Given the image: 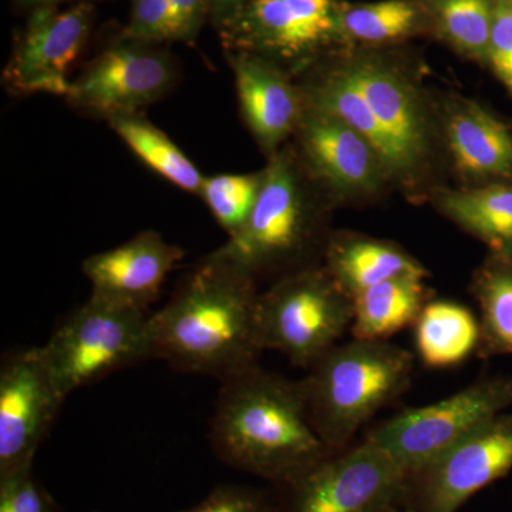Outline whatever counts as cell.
<instances>
[{
	"instance_id": "4",
	"label": "cell",
	"mask_w": 512,
	"mask_h": 512,
	"mask_svg": "<svg viewBox=\"0 0 512 512\" xmlns=\"http://www.w3.org/2000/svg\"><path fill=\"white\" fill-rule=\"evenodd\" d=\"M414 357L389 340L350 339L320 357L302 379L312 426L330 448L357 431L412 386Z\"/></svg>"
},
{
	"instance_id": "18",
	"label": "cell",
	"mask_w": 512,
	"mask_h": 512,
	"mask_svg": "<svg viewBox=\"0 0 512 512\" xmlns=\"http://www.w3.org/2000/svg\"><path fill=\"white\" fill-rule=\"evenodd\" d=\"M446 138L461 174L485 184L512 183V131L476 101L451 107Z\"/></svg>"
},
{
	"instance_id": "36",
	"label": "cell",
	"mask_w": 512,
	"mask_h": 512,
	"mask_svg": "<svg viewBox=\"0 0 512 512\" xmlns=\"http://www.w3.org/2000/svg\"><path fill=\"white\" fill-rule=\"evenodd\" d=\"M511 2H512V0H511Z\"/></svg>"
},
{
	"instance_id": "12",
	"label": "cell",
	"mask_w": 512,
	"mask_h": 512,
	"mask_svg": "<svg viewBox=\"0 0 512 512\" xmlns=\"http://www.w3.org/2000/svg\"><path fill=\"white\" fill-rule=\"evenodd\" d=\"M512 470V413H503L409 474L404 498L417 512H456Z\"/></svg>"
},
{
	"instance_id": "25",
	"label": "cell",
	"mask_w": 512,
	"mask_h": 512,
	"mask_svg": "<svg viewBox=\"0 0 512 512\" xmlns=\"http://www.w3.org/2000/svg\"><path fill=\"white\" fill-rule=\"evenodd\" d=\"M420 22V10L410 0H382L346 6L338 12L339 35L365 43H384L409 36Z\"/></svg>"
},
{
	"instance_id": "20",
	"label": "cell",
	"mask_w": 512,
	"mask_h": 512,
	"mask_svg": "<svg viewBox=\"0 0 512 512\" xmlns=\"http://www.w3.org/2000/svg\"><path fill=\"white\" fill-rule=\"evenodd\" d=\"M426 276L403 275L387 279L356 293L352 298L353 339L389 340L414 326L427 302Z\"/></svg>"
},
{
	"instance_id": "24",
	"label": "cell",
	"mask_w": 512,
	"mask_h": 512,
	"mask_svg": "<svg viewBox=\"0 0 512 512\" xmlns=\"http://www.w3.org/2000/svg\"><path fill=\"white\" fill-rule=\"evenodd\" d=\"M107 123L126 146L164 180L190 194H200L205 177L197 165L143 114L114 117Z\"/></svg>"
},
{
	"instance_id": "2",
	"label": "cell",
	"mask_w": 512,
	"mask_h": 512,
	"mask_svg": "<svg viewBox=\"0 0 512 512\" xmlns=\"http://www.w3.org/2000/svg\"><path fill=\"white\" fill-rule=\"evenodd\" d=\"M220 383L210 441L228 466L275 485L335 450L313 429L302 380L258 365Z\"/></svg>"
},
{
	"instance_id": "9",
	"label": "cell",
	"mask_w": 512,
	"mask_h": 512,
	"mask_svg": "<svg viewBox=\"0 0 512 512\" xmlns=\"http://www.w3.org/2000/svg\"><path fill=\"white\" fill-rule=\"evenodd\" d=\"M512 407V375L481 377L429 406L396 414L366 434L404 473H414Z\"/></svg>"
},
{
	"instance_id": "28",
	"label": "cell",
	"mask_w": 512,
	"mask_h": 512,
	"mask_svg": "<svg viewBox=\"0 0 512 512\" xmlns=\"http://www.w3.org/2000/svg\"><path fill=\"white\" fill-rule=\"evenodd\" d=\"M0 512H56V507L30 468L0 478Z\"/></svg>"
},
{
	"instance_id": "7",
	"label": "cell",
	"mask_w": 512,
	"mask_h": 512,
	"mask_svg": "<svg viewBox=\"0 0 512 512\" xmlns=\"http://www.w3.org/2000/svg\"><path fill=\"white\" fill-rule=\"evenodd\" d=\"M353 319L352 298L323 265L276 279L259 295L256 328L261 349L282 353L308 370L339 345Z\"/></svg>"
},
{
	"instance_id": "31",
	"label": "cell",
	"mask_w": 512,
	"mask_h": 512,
	"mask_svg": "<svg viewBox=\"0 0 512 512\" xmlns=\"http://www.w3.org/2000/svg\"><path fill=\"white\" fill-rule=\"evenodd\" d=\"M178 512H271V498L241 485H220L194 507Z\"/></svg>"
},
{
	"instance_id": "26",
	"label": "cell",
	"mask_w": 512,
	"mask_h": 512,
	"mask_svg": "<svg viewBox=\"0 0 512 512\" xmlns=\"http://www.w3.org/2000/svg\"><path fill=\"white\" fill-rule=\"evenodd\" d=\"M444 39L473 59L487 60L495 0H429Z\"/></svg>"
},
{
	"instance_id": "23",
	"label": "cell",
	"mask_w": 512,
	"mask_h": 512,
	"mask_svg": "<svg viewBox=\"0 0 512 512\" xmlns=\"http://www.w3.org/2000/svg\"><path fill=\"white\" fill-rule=\"evenodd\" d=\"M471 293L480 311L478 355H512V259L490 254L473 276Z\"/></svg>"
},
{
	"instance_id": "11",
	"label": "cell",
	"mask_w": 512,
	"mask_h": 512,
	"mask_svg": "<svg viewBox=\"0 0 512 512\" xmlns=\"http://www.w3.org/2000/svg\"><path fill=\"white\" fill-rule=\"evenodd\" d=\"M332 0H247L221 25L228 52L265 57L289 72L329 43L338 32Z\"/></svg>"
},
{
	"instance_id": "10",
	"label": "cell",
	"mask_w": 512,
	"mask_h": 512,
	"mask_svg": "<svg viewBox=\"0 0 512 512\" xmlns=\"http://www.w3.org/2000/svg\"><path fill=\"white\" fill-rule=\"evenodd\" d=\"M154 43L128 39L104 50L72 80L67 103L74 110L109 121L140 114L177 83V66Z\"/></svg>"
},
{
	"instance_id": "27",
	"label": "cell",
	"mask_w": 512,
	"mask_h": 512,
	"mask_svg": "<svg viewBox=\"0 0 512 512\" xmlns=\"http://www.w3.org/2000/svg\"><path fill=\"white\" fill-rule=\"evenodd\" d=\"M262 171L255 174H218L205 177L200 197L228 237L244 227L254 210L262 184Z\"/></svg>"
},
{
	"instance_id": "8",
	"label": "cell",
	"mask_w": 512,
	"mask_h": 512,
	"mask_svg": "<svg viewBox=\"0 0 512 512\" xmlns=\"http://www.w3.org/2000/svg\"><path fill=\"white\" fill-rule=\"evenodd\" d=\"M407 474L386 451L363 440L330 450L301 473L275 484L271 512H392Z\"/></svg>"
},
{
	"instance_id": "3",
	"label": "cell",
	"mask_w": 512,
	"mask_h": 512,
	"mask_svg": "<svg viewBox=\"0 0 512 512\" xmlns=\"http://www.w3.org/2000/svg\"><path fill=\"white\" fill-rule=\"evenodd\" d=\"M305 107L328 111L375 148L387 178L412 184L431 150V127L419 90L399 67L356 56L306 76Z\"/></svg>"
},
{
	"instance_id": "29",
	"label": "cell",
	"mask_w": 512,
	"mask_h": 512,
	"mask_svg": "<svg viewBox=\"0 0 512 512\" xmlns=\"http://www.w3.org/2000/svg\"><path fill=\"white\" fill-rule=\"evenodd\" d=\"M126 37L146 43L173 40L170 0H133Z\"/></svg>"
},
{
	"instance_id": "17",
	"label": "cell",
	"mask_w": 512,
	"mask_h": 512,
	"mask_svg": "<svg viewBox=\"0 0 512 512\" xmlns=\"http://www.w3.org/2000/svg\"><path fill=\"white\" fill-rule=\"evenodd\" d=\"M242 116L268 156L295 136L305 113L299 84L292 74L265 57L228 52Z\"/></svg>"
},
{
	"instance_id": "32",
	"label": "cell",
	"mask_w": 512,
	"mask_h": 512,
	"mask_svg": "<svg viewBox=\"0 0 512 512\" xmlns=\"http://www.w3.org/2000/svg\"><path fill=\"white\" fill-rule=\"evenodd\" d=\"M173 40H191L208 12L207 0H170Z\"/></svg>"
},
{
	"instance_id": "21",
	"label": "cell",
	"mask_w": 512,
	"mask_h": 512,
	"mask_svg": "<svg viewBox=\"0 0 512 512\" xmlns=\"http://www.w3.org/2000/svg\"><path fill=\"white\" fill-rule=\"evenodd\" d=\"M437 205L454 224L484 242L491 255L512 259V183L447 191Z\"/></svg>"
},
{
	"instance_id": "15",
	"label": "cell",
	"mask_w": 512,
	"mask_h": 512,
	"mask_svg": "<svg viewBox=\"0 0 512 512\" xmlns=\"http://www.w3.org/2000/svg\"><path fill=\"white\" fill-rule=\"evenodd\" d=\"M295 136L309 177L342 197L367 195L387 178L372 144L328 111L305 107Z\"/></svg>"
},
{
	"instance_id": "19",
	"label": "cell",
	"mask_w": 512,
	"mask_h": 512,
	"mask_svg": "<svg viewBox=\"0 0 512 512\" xmlns=\"http://www.w3.org/2000/svg\"><path fill=\"white\" fill-rule=\"evenodd\" d=\"M323 259V266L350 298L396 276L427 278L426 268L403 248L363 235H330Z\"/></svg>"
},
{
	"instance_id": "33",
	"label": "cell",
	"mask_w": 512,
	"mask_h": 512,
	"mask_svg": "<svg viewBox=\"0 0 512 512\" xmlns=\"http://www.w3.org/2000/svg\"><path fill=\"white\" fill-rule=\"evenodd\" d=\"M247 0H207L208 12L220 25L231 18Z\"/></svg>"
},
{
	"instance_id": "13",
	"label": "cell",
	"mask_w": 512,
	"mask_h": 512,
	"mask_svg": "<svg viewBox=\"0 0 512 512\" xmlns=\"http://www.w3.org/2000/svg\"><path fill=\"white\" fill-rule=\"evenodd\" d=\"M66 397L40 348L8 353L0 366V478L33 467Z\"/></svg>"
},
{
	"instance_id": "16",
	"label": "cell",
	"mask_w": 512,
	"mask_h": 512,
	"mask_svg": "<svg viewBox=\"0 0 512 512\" xmlns=\"http://www.w3.org/2000/svg\"><path fill=\"white\" fill-rule=\"evenodd\" d=\"M184 251L153 229L138 232L119 247L84 259L83 274L97 298L148 312Z\"/></svg>"
},
{
	"instance_id": "14",
	"label": "cell",
	"mask_w": 512,
	"mask_h": 512,
	"mask_svg": "<svg viewBox=\"0 0 512 512\" xmlns=\"http://www.w3.org/2000/svg\"><path fill=\"white\" fill-rule=\"evenodd\" d=\"M92 18L86 2L63 12L37 8L3 74L10 92L66 97L72 86L69 70L86 45Z\"/></svg>"
},
{
	"instance_id": "1",
	"label": "cell",
	"mask_w": 512,
	"mask_h": 512,
	"mask_svg": "<svg viewBox=\"0 0 512 512\" xmlns=\"http://www.w3.org/2000/svg\"><path fill=\"white\" fill-rule=\"evenodd\" d=\"M259 295L254 276L218 249L211 252L151 315L154 359L220 382L258 366Z\"/></svg>"
},
{
	"instance_id": "30",
	"label": "cell",
	"mask_w": 512,
	"mask_h": 512,
	"mask_svg": "<svg viewBox=\"0 0 512 512\" xmlns=\"http://www.w3.org/2000/svg\"><path fill=\"white\" fill-rule=\"evenodd\" d=\"M487 62L505 89L512 94V2L495 0L493 29Z\"/></svg>"
},
{
	"instance_id": "34",
	"label": "cell",
	"mask_w": 512,
	"mask_h": 512,
	"mask_svg": "<svg viewBox=\"0 0 512 512\" xmlns=\"http://www.w3.org/2000/svg\"><path fill=\"white\" fill-rule=\"evenodd\" d=\"M22 2L25 3V5L36 6V8H49V6L63 2V0H22Z\"/></svg>"
},
{
	"instance_id": "35",
	"label": "cell",
	"mask_w": 512,
	"mask_h": 512,
	"mask_svg": "<svg viewBox=\"0 0 512 512\" xmlns=\"http://www.w3.org/2000/svg\"><path fill=\"white\" fill-rule=\"evenodd\" d=\"M392 512H417V511H414V510H403V511H400V510H393Z\"/></svg>"
},
{
	"instance_id": "5",
	"label": "cell",
	"mask_w": 512,
	"mask_h": 512,
	"mask_svg": "<svg viewBox=\"0 0 512 512\" xmlns=\"http://www.w3.org/2000/svg\"><path fill=\"white\" fill-rule=\"evenodd\" d=\"M288 151L269 156L254 210L244 227L218 248L222 255L259 276L276 279L319 265L330 237H325L323 208L308 194L301 160Z\"/></svg>"
},
{
	"instance_id": "6",
	"label": "cell",
	"mask_w": 512,
	"mask_h": 512,
	"mask_svg": "<svg viewBox=\"0 0 512 512\" xmlns=\"http://www.w3.org/2000/svg\"><path fill=\"white\" fill-rule=\"evenodd\" d=\"M150 313L90 295L39 346L63 396L154 359Z\"/></svg>"
},
{
	"instance_id": "22",
	"label": "cell",
	"mask_w": 512,
	"mask_h": 512,
	"mask_svg": "<svg viewBox=\"0 0 512 512\" xmlns=\"http://www.w3.org/2000/svg\"><path fill=\"white\" fill-rule=\"evenodd\" d=\"M413 328L417 355L433 369L460 365L480 345V322L460 303L427 302Z\"/></svg>"
}]
</instances>
